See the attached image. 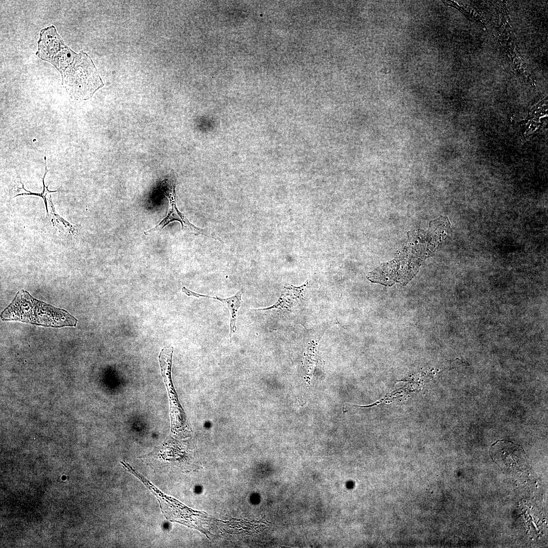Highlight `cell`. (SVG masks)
<instances>
[{
  "instance_id": "1",
  "label": "cell",
  "mask_w": 548,
  "mask_h": 548,
  "mask_svg": "<svg viewBox=\"0 0 548 548\" xmlns=\"http://www.w3.org/2000/svg\"><path fill=\"white\" fill-rule=\"evenodd\" d=\"M3 321H18L33 325L60 328L75 327L78 320L67 311L33 297L22 290L1 314Z\"/></svg>"
},
{
  "instance_id": "2",
  "label": "cell",
  "mask_w": 548,
  "mask_h": 548,
  "mask_svg": "<svg viewBox=\"0 0 548 548\" xmlns=\"http://www.w3.org/2000/svg\"><path fill=\"white\" fill-rule=\"evenodd\" d=\"M62 83L70 96L76 100L90 98L104 86L91 58L81 51L61 73Z\"/></svg>"
},
{
  "instance_id": "3",
  "label": "cell",
  "mask_w": 548,
  "mask_h": 548,
  "mask_svg": "<svg viewBox=\"0 0 548 548\" xmlns=\"http://www.w3.org/2000/svg\"><path fill=\"white\" fill-rule=\"evenodd\" d=\"M176 179L174 172L172 170L161 183V189L169 201V208L167 214L157 225L150 230L146 231L144 233L146 235H149L153 232L161 231L170 223L178 221L181 223L182 230L194 234H204L217 239V238L215 236V235L210 234L206 230L197 227L192 224L187 218L179 211L176 202Z\"/></svg>"
},
{
  "instance_id": "4",
  "label": "cell",
  "mask_w": 548,
  "mask_h": 548,
  "mask_svg": "<svg viewBox=\"0 0 548 548\" xmlns=\"http://www.w3.org/2000/svg\"><path fill=\"white\" fill-rule=\"evenodd\" d=\"M493 460L502 467H519L525 462V454L521 447L507 440L497 441L490 450Z\"/></svg>"
},
{
  "instance_id": "5",
  "label": "cell",
  "mask_w": 548,
  "mask_h": 548,
  "mask_svg": "<svg viewBox=\"0 0 548 548\" xmlns=\"http://www.w3.org/2000/svg\"><path fill=\"white\" fill-rule=\"evenodd\" d=\"M187 295L189 296H193L196 297H202L216 299L219 300L224 304L227 305L230 313L229 336L230 338V340H231V336L232 334L235 332L236 330V320L238 310L241 306L242 301V292L238 291L234 295L230 297L226 298H222L218 296H211L208 295H202L192 292L191 290H189L188 291Z\"/></svg>"
},
{
  "instance_id": "6",
  "label": "cell",
  "mask_w": 548,
  "mask_h": 548,
  "mask_svg": "<svg viewBox=\"0 0 548 548\" xmlns=\"http://www.w3.org/2000/svg\"><path fill=\"white\" fill-rule=\"evenodd\" d=\"M48 214L46 215V219H50V221L57 227L62 229L64 232L75 235L78 232L76 226L64 220L60 215L57 214L54 206L50 199L48 203Z\"/></svg>"
}]
</instances>
